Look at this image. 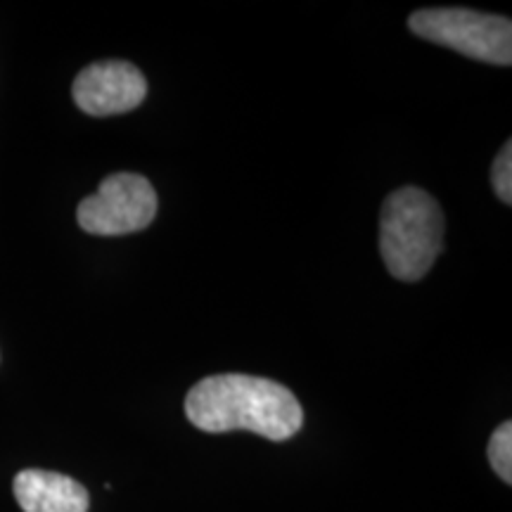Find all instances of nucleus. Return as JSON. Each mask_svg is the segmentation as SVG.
I'll return each instance as SVG.
<instances>
[{"label":"nucleus","mask_w":512,"mask_h":512,"mask_svg":"<svg viewBox=\"0 0 512 512\" xmlns=\"http://www.w3.org/2000/svg\"><path fill=\"white\" fill-rule=\"evenodd\" d=\"M157 216V192L145 176L112 174L95 195L83 197L76 211L79 226L91 235L114 238L145 230Z\"/></svg>","instance_id":"4"},{"label":"nucleus","mask_w":512,"mask_h":512,"mask_svg":"<svg viewBox=\"0 0 512 512\" xmlns=\"http://www.w3.org/2000/svg\"><path fill=\"white\" fill-rule=\"evenodd\" d=\"M15 498L24 512H88L86 486L48 470H22L15 477Z\"/></svg>","instance_id":"6"},{"label":"nucleus","mask_w":512,"mask_h":512,"mask_svg":"<svg viewBox=\"0 0 512 512\" xmlns=\"http://www.w3.org/2000/svg\"><path fill=\"white\" fill-rule=\"evenodd\" d=\"M72 95L76 107L91 117H114L143 105L147 81L136 64L124 60H105L88 64L76 76Z\"/></svg>","instance_id":"5"},{"label":"nucleus","mask_w":512,"mask_h":512,"mask_svg":"<svg viewBox=\"0 0 512 512\" xmlns=\"http://www.w3.org/2000/svg\"><path fill=\"white\" fill-rule=\"evenodd\" d=\"M185 415L209 434L254 432L271 441H287L302 430L304 411L290 389L254 375H211L185 396Z\"/></svg>","instance_id":"1"},{"label":"nucleus","mask_w":512,"mask_h":512,"mask_svg":"<svg viewBox=\"0 0 512 512\" xmlns=\"http://www.w3.org/2000/svg\"><path fill=\"white\" fill-rule=\"evenodd\" d=\"M408 29L425 41L451 48L472 60L508 67L512 62V22L463 8H430L408 17Z\"/></svg>","instance_id":"3"},{"label":"nucleus","mask_w":512,"mask_h":512,"mask_svg":"<svg viewBox=\"0 0 512 512\" xmlns=\"http://www.w3.org/2000/svg\"><path fill=\"white\" fill-rule=\"evenodd\" d=\"M489 463L505 484L512 482V422H503L489 439Z\"/></svg>","instance_id":"7"},{"label":"nucleus","mask_w":512,"mask_h":512,"mask_svg":"<svg viewBox=\"0 0 512 512\" xmlns=\"http://www.w3.org/2000/svg\"><path fill=\"white\" fill-rule=\"evenodd\" d=\"M491 181H494V190L498 200L503 204H512V145L510 140L498 152L494 169H491Z\"/></svg>","instance_id":"8"},{"label":"nucleus","mask_w":512,"mask_h":512,"mask_svg":"<svg viewBox=\"0 0 512 512\" xmlns=\"http://www.w3.org/2000/svg\"><path fill=\"white\" fill-rule=\"evenodd\" d=\"M444 214L420 188H401L384 200L380 252L389 275L403 283L425 278L444 249Z\"/></svg>","instance_id":"2"}]
</instances>
